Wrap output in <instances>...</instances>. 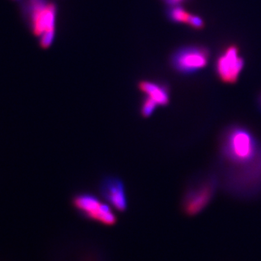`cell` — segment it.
Instances as JSON below:
<instances>
[{
    "mask_svg": "<svg viewBox=\"0 0 261 261\" xmlns=\"http://www.w3.org/2000/svg\"><path fill=\"white\" fill-rule=\"evenodd\" d=\"M215 172L221 189L229 195L248 198L256 194L261 182V148L252 132L239 125L222 130Z\"/></svg>",
    "mask_w": 261,
    "mask_h": 261,
    "instance_id": "cell-1",
    "label": "cell"
},
{
    "mask_svg": "<svg viewBox=\"0 0 261 261\" xmlns=\"http://www.w3.org/2000/svg\"><path fill=\"white\" fill-rule=\"evenodd\" d=\"M20 15L42 48H48L56 40L58 6L50 0H21Z\"/></svg>",
    "mask_w": 261,
    "mask_h": 261,
    "instance_id": "cell-2",
    "label": "cell"
},
{
    "mask_svg": "<svg viewBox=\"0 0 261 261\" xmlns=\"http://www.w3.org/2000/svg\"><path fill=\"white\" fill-rule=\"evenodd\" d=\"M220 189V181L215 171L194 176L188 182L181 194V213L187 217L199 216L211 205Z\"/></svg>",
    "mask_w": 261,
    "mask_h": 261,
    "instance_id": "cell-3",
    "label": "cell"
},
{
    "mask_svg": "<svg viewBox=\"0 0 261 261\" xmlns=\"http://www.w3.org/2000/svg\"><path fill=\"white\" fill-rule=\"evenodd\" d=\"M70 203L78 216L86 221L107 227H112L118 223L117 211L101 197L93 193L87 191L75 193L71 197Z\"/></svg>",
    "mask_w": 261,
    "mask_h": 261,
    "instance_id": "cell-4",
    "label": "cell"
},
{
    "mask_svg": "<svg viewBox=\"0 0 261 261\" xmlns=\"http://www.w3.org/2000/svg\"><path fill=\"white\" fill-rule=\"evenodd\" d=\"M211 60V50L203 44L180 46L171 53L169 64L180 75H194L203 70Z\"/></svg>",
    "mask_w": 261,
    "mask_h": 261,
    "instance_id": "cell-5",
    "label": "cell"
},
{
    "mask_svg": "<svg viewBox=\"0 0 261 261\" xmlns=\"http://www.w3.org/2000/svg\"><path fill=\"white\" fill-rule=\"evenodd\" d=\"M245 61L236 43L225 46L217 55L215 61V72L221 83L234 84L238 83L244 70Z\"/></svg>",
    "mask_w": 261,
    "mask_h": 261,
    "instance_id": "cell-6",
    "label": "cell"
},
{
    "mask_svg": "<svg viewBox=\"0 0 261 261\" xmlns=\"http://www.w3.org/2000/svg\"><path fill=\"white\" fill-rule=\"evenodd\" d=\"M98 194L118 213H125L129 208V197L123 179L113 174L106 175L98 182Z\"/></svg>",
    "mask_w": 261,
    "mask_h": 261,
    "instance_id": "cell-7",
    "label": "cell"
},
{
    "mask_svg": "<svg viewBox=\"0 0 261 261\" xmlns=\"http://www.w3.org/2000/svg\"><path fill=\"white\" fill-rule=\"evenodd\" d=\"M54 261H106L103 252L88 244H73L61 249Z\"/></svg>",
    "mask_w": 261,
    "mask_h": 261,
    "instance_id": "cell-8",
    "label": "cell"
},
{
    "mask_svg": "<svg viewBox=\"0 0 261 261\" xmlns=\"http://www.w3.org/2000/svg\"><path fill=\"white\" fill-rule=\"evenodd\" d=\"M138 88L144 95L155 101L159 106L165 107L171 102V88L168 83L144 79L138 82Z\"/></svg>",
    "mask_w": 261,
    "mask_h": 261,
    "instance_id": "cell-9",
    "label": "cell"
},
{
    "mask_svg": "<svg viewBox=\"0 0 261 261\" xmlns=\"http://www.w3.org/2000/svg\"><path fill=\"white\" fill-rule=\"evenodd\" d=\"M166 17L171 22L175 24H185L189 25L193 14L185 10L181 5L168 6L166 11Z\"/></svg>",
    "mask_w": 261,
    "mask_h": 261,
    "instance_id": "cell-10",
    "label": "cell"
},
{
    "mask_svg": "<svg viewBox=\"0 0 261 261\" xmlns=\"http://www.w3.org/2000/svg\"><path fill=\"white\" fill-rule=\"evenodd\" d=\"M158 103L155 101L153 100L152 98L148 96L144 95L140 105V114L143 118H148L153 116V114L155 112L156 109L158 107Z\"/></svg>",
    "mask_w": 261,
    "mask_h": 261,
    "instance_id": "cell-11",
    "label": "cell"
},
{
    "mask_svg": "<svg viewBox=\"0 0 261 261\" xmlns=\"http://www.w3.org/2000/svg\"><path fill=\"white\" fill-rule=\"evenodd\" d=\"M189 25L194 30H202L204 28L205 24H204V20L202 19L201 16L193 14L190 21H189Z\"/></svg>",
    "mask_w": 261,
    "mask_h": 261,
    "instance_id": "cell-12",
    "label": "cell"
},
{
    "mask_svg": "<svg viewBox=\"0 0 261 261\" xmlns=\"http://www.w3.org/2000/svg\"><path fill=\"white\" fill-rule=\"evenodd\" d=\"M167 6H174V5H181L184 3L189 0H162Z\"/></svg>",
    "mask_w": 261,
    "mask_h": 261,
    "instance_id": "cell-13",
    "label": "cell"
},
{
    "mask_svg": "<svg viewBox=\"0 0 261 261\" xmlns=\"http://www.w3.org/2000/svg\"><path fill=\"white\" fill-rule=\"evenodd\" d=\"M13 1H18V2H20L21 0H13Z\"/></svg>",
    "mask_w": 261,
    "mask_h": 261,
    "instance_id": "cell-14",
    "label": "cell"
},
{
    "mask_svg": "<svg viewBox=\"0 0 261 261\" xmlns=\"http://www.w3.org/2000/svg\"><path fill=\"white\" fill-rule=\"evenodd\" d=\"M259 103H260V106H261V96H260V98H259Z\"/></svg>",
    "mask_w": 261,
    "mask_h": 261,
    "instance_id": "cell-15",
    "label": "cell"
}]
</instances>
